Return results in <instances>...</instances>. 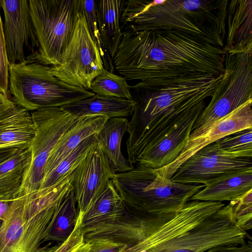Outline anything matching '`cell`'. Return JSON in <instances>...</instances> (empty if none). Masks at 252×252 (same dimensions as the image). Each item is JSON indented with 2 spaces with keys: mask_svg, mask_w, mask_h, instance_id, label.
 Segmentation results:
<instances>
[{
  "mask_svg": "<svg viewBox=\"0 0 252 252\" xmlns=\"http://www.w3.org/2000/svg\"><path fill=\"white\" fill-rule=\"evenodd\" d=\"M112 182L128 209L149 216L176 213L205 186L175 182L161 177L155 169L138 165L116 173Z\"/></svg>",
  "mask_w": 252,
  "mask_h": 252,
  "instance_id": "obj_6",
  "label": "cell"
},
{
  "mask_svg": "<svg viewBox=\"0 0 252 252\" xmlns=\"http://www.w3.org/2000/svg\"><path fill=\"white\" fill-rule=\"evenodd\" d=\"M136 102L111 96L97 94L79 100L62 107L64 110L79 117L97 115L107 117H126L132 115Z\"/></svg>",
  "mask_w": 252,
  "mask_h": 252,
  "instance_id": "obj_22",
  "label": "cell"
},
{
  "mask_svg": "<svg viewBox=\"0 0 252 252\" xmlns=\"http://www.w3.org/2000/svg\"><path fill=\"white\" fill-rule=\"evenodd\" d=\"M72 189L58 183L17 194L0 225V252H54L60 245H42L60 205Z\"/></svg>",
  "mask_w": 252,
  "mask_h": 252,
  "instance_id": "obj_5",
  "label": "cell"
},
{
  "mask_svg": "<svg viewBox=\"0 0 252 252\" xmlns=\"http://www.w3.org/2000/svg\"><path fill=\"white\" fill-rule=\"evenodd\" d=\"M228 0H125L121 22L125 30H173L222 48Z\"/></svg>",
  "mask_w": 252,
  "mask_h": 252,
  "instance_id": "obj_4",
  "label": "cell"
},
{
  "mask_svg": "<svg viewBox=\"0 0 252 252\" xmlns=\"http://www.w3.org/2000/svg\"><path fill=\"white\" fill-rule=\"evenodd\" d=\"M36 133L31 111L14 105L0 116V150L30 148Z\"/></svg>",
  "mask_w": 252,
  "mask_h": 252,
  "instance_id": "obj_16",
  "label": "cell"
},
{
  "mask_svg": "<svg viewBox=\"0 0 252 252\" xmlns=\"http://www.w3.org/2000/svg\"><path fill=\"white\" fill-rule=\"evenodd\" d=\"M0 9L1 6L0 5V93L8 96L9 63L7 58Z\"/></svg>",
  "mask_w": 252,
  "mask_h": 252,
  "instance_id": "obj_31",
  "label": "cell"
},
{
  "mask_svg": "<svg viewBox=\"0 0 252 252\" xmlns=\"http://www.w3.org/2000/svg\"><path fill=\"white\" fill-rule=\"evenodd\" d=\"M252 100L246 103L214 124L205 133L189 139L183 150L171 163L155 169L161 177L170 179L177 169L199 149L227 135L252 127Z\"/></svg>",
  "mask_w": 252,
  "mask_h": 252,
  "instance_id": "obj_15",
  "label": "cell"
},
{
  "mask_svg": "<svg viewBox=\"0 0 252 252\" xmlns=\"http://www.w3.org/2000/svg\"><path fill=\"white\" fill-rule=\"evenodd\" d=\"M29 4L39 47L28 58L58 65L74 32L80 0H30Z\"/></svg>",
  "mask_w": 252,
  "mask_h": 252,
  "instance_id": "obj_8",
  "label": "cell"
},
{
  "mask_svg": "<svg viewBox=\"0 0 252 252\" xmlns=\"http://www.w3.org/2000/svg\"><path fill=\"white\" fill-rule=\"evenodd\" d=\"M96 134L82 141L52 170L44 176L38 189L51 186L74 170L96 141Z\"/></svg>",
  "mask_w": 252,
  "mask_h": 252,
  "instance_id": "obj_28",
  "label": "cell"
},
{
  "mask_svg": "<svg viewBox=\"0 0 252 252\" xmlns=\"http://www.w3.org/2000/svg\"><path fill=\"white\" fill-rule=\"evenodd\" d=\"M116 173L97 139L74 171L73 189L79 212L86 211Z\"/></svg>",
  "mask_w": 252,
  "mask_h": 252,
  "instance_id": "obj_14",
  "label": "cell"
},
{
  "mask_svg": "<svg viewBox=\"0 0 252 252\" xmlns=\"http://www.w3.org/2000/svg\"><path fill=\"white\" fill-rule=\"evenodd\" d=\"M82 213L79 212L78 219L74 230L69 237L60 245L54 252H73L84 242L82 227Z\"/></svg>",
  "mask_w": 252,
  "mask_h": 252,
  "instance_id": "obj_33",
  "label": "cell"
},
{
  "mask_svg": "<svg viewBox=\"0 0 252 252\" xmlns=\"http://www.w3.org/2000/svg\"><path fill=\"white\" fill-rule=\"evenodd\" d=\"M73 189L66 196L58 207L44 241L63 243L70 235L76 224L79 211Z\"/></svg>",
  "mask_w": 252,
  "mask_h": 252,
  "instance_id": "obj_26",
  "label": "cell"
},
{
  "mask_svg": "<svg viewBox=\"0 0 252 252\" xmlns=\"http://www.w3.org/2000/svg\"><path fill=\"white\" fill-rule=\"evenodd\" d=\"M251 168L252 159L223 157L217 152L212 143L186 159L170 180L184 184L206 186L225 175Z\"/></svg>",
  "mask_w": 252,
  "mask_h": 252,
  "instance_id": "obj_12",
  "label": "cell"
},
{
  "mask_svg": "<svg viewBox=\"0 0 252 252\" xmlns=\"http://www.w3.org/2000/svg\"><path fill=\"white\" fill-rule=\"evenodd\" d=\"M4 14L3 32L9 65L22 63L39 48L27 0H0Z\"/></svg>",
  "mask_w": 252,
  "mask_h": 252,
  "instance_id": "obj_13",
  "label": "cell"
},
{
  "mask_svg": "<svg viewBox=\"0 0 252 252\" xmlns=\"http://www.w3.org/2000/svg\"><path fill=\"white\" fill-rule=\"evenodd\" d=\"M125 211V204L111 180L83 213L82 229L115 220Z\"/></svg>",
  "mask_w": 252,
  "mask_h": 252,
  "instance_id": "obj_24",
  "label": "cell"
},
{
  "mask_svg": "<svg viewBox=\"0 0 252 252\" xmlns=\"http://www.w3.org/2000/svg\"><path fill=\"white\" fill-rule=\"evenodd\" d=\"M205 187L189 201L222 202L236 200L252 189V168L225 175Z\"/></svg>",
  "mask_w": 252,
  "mask_h": 252,
  "instance_id": "obj_20",
  "label": "cell"
},
{
  "mask_svg": "<svg viewBox=\"0 0 252 252\" xmlns=\"http://www.w3.org/2000/svg\"><path fill=\"white\" fill-rule=\"evenodd\" d=\"M109 118L92 115L81 116L61 137L48 159L44 176L52 170L82 141L98 132Z\"/></svg>",
  "mask_w": 252,
  "mask_h": 252,
  "instance_id": "obj_18",
  "label": "cell"
},
{
  "mask_svg": "<svg viewBox=\"0 0 252 252\" xmlns=\"http://www.w3.org/2000/svg\"><path fill=\"white\" fill-rule=\"evenodd\" d=\"M9 94L15 104L30 111L62 107L95 94L62 81L53 75L50 66L32 58L9 65Z\"/></svg>",
  "mask_w": 252,
  "mask_h": 252,
  "instance_id": "obj_7",
  "label": "cell"
},
{
  "mask_svg": "<svg viewBox=\"0 0 252 252\" xmlns=\"http://www.w3.org/2000/svg\"><path fill=\"white\" fill-rule=\"evenodd\" d=\"M223 74L180 81L153 89L130 86L136 102L126 142L128 160L140 157L167 134L197 119Z\"/></svg>",
  "mask_w": 252,
  "mask_h": 252,
  "instance_id": "obj_2",
  "label": "cell"
},
{
  "mask_svg": "<svg viewBox=\"0 0 252 252\" xmlns=\"http://www.w3.org/2000/svg\"><path fill=\"white\" fill-rule=\"evenodd\" d=\"M50 68L53 75L62 81L88 91H91L93 79L104 69L99 49L90 35L81 9L59 64Z\"/></svg>",
  "mask_w": 252,
  "mask_h": 252,
  "instance_id": "obj_11",
  "label": "cell"
},
{
  "mask_svg": "<svg viewBox=\"0 0 252 252\" xmlns=\"http://www.w3.org/2000/svg\"><path fill=\"white\" fill-rule=\"evenodd\" d=\"M252 50L225 54L223 77L194 123L189 139L205 133L218 121L252 100Z\"/></svg>",
  "mask_w": 252,
  "mask_h": 252,
  "instance_id": "obj_9",
  "label": "cell"
},
{
  "mask_svg": "<svg viewBox=\"0 0 252 252\" xmlns=\"http://www.w3.org/2000/svg\"><path fill=\"white\" fill-rule=\"evenodd\" d=\"M14 105V103L8 96L0 93V116Z\"/></svg>",
  "mask_w": 252,
  "mask_h": 252,
  "instance_id": "obj_35",
  "label": "cell"
},
{
  "mask_svg": "<svg viewBox=\"0 0 252 252\" xmlns=\"http://www.w3.org/2000/svg\"><path fill=\"white\" fill-rule=\"evenodd\" d=\"M31 113L36 133L30 147V160L24 170L18 193H29L40 188L50 154L81 117L61 107L41 108Z\"/></svg>",
  "mask_w": 252,
  "mask_h": 252,
  "instance_id": "obj_10",
  "label": "cell"
},
{
  "mask_svg": "<svg viewBox=\"0 0 252 252\" xmlns=\"http://www.w3.org/2000/svg\"><path fill=\"white\" fill-rule=\"evenodd\" d=\"M127 247L110 240L94 239L84 241L73 252H122Z\"/></svg>",
  "mask_w": 252,
  "mask_h": 252,
  "instance_id": "obj_32",
  "label": "cell"
},
{
  "mask_svg": "<svg viewBox=\"0 0 252 252\" xmlns=\"http://www.w3.org/2000/svg\"><path fill=\"white\" fill-rule=\"evenodd\" d=\"M1 222H2V220H1L0 219V224H1Z\"/></svg>",
  "mask_w": 252,
  "mask_h": 252,
  "instance_id": "obj_38",
  "label": "cell"
},
{
  "mask_svg": "<svg viewBox=\"0 0 252 252\" xmlns=\"http://www.w3.org/2000/svg\"><path fill=\"white\" fill-rule=\"evenodd\" d=\"M236 224L247 231L252 228V189L238 199L231 201Z\"/></svg>",
  "mask_w": 252,
  "mask_h": 252,
  "instance_id": "obj_30",
  "label": "cell"
},
{
  "mask_svg": "<svg viewBox=\"0 0 252 252\" xmlns=\"http://www.w3.org/2000/svg\"><path fill=\"white\" fill-rule=\"evenodd\" d=\"M130 86L125 77L104 68L92 82L91 91L97 95L130 100L132 95Z\"/></svg>",
  "mask_w": 252,
  "mask_h": 252,
  "instance_id": "obj_29",
  "label": "cell"
},
{
  "mask_svg": "<svg viewBox=\"0 0 252 252\" xmlns=\"http://www.w3.org/2000/svg\"><path fill=\"white\" fill-rule=\"evenodd\" d=\"M222 48L173 30H125L113 65L134 86L153 89L180 81L223 74Z\"/></svg>",
  "mask_w": 252,
  "mask_h": 252,
  "instance_id": "obj_1",
  "label": "cell"
},
{
  "mask_svg": "<svg viewBox=\"0 0 252 252\" xmlns=\"http://www.w3.org/2000/svg\"><path fill=\"white\" fill-rule=\"evenodd\" d=\"M203 252H252V243L248 241L243 244H223L212 247Z\"/></svg>",
  "mask_w": 252,
  "mask_h": 252,
  "instance_id": "obj_34",
  "label": "cell"
},
{
  "mask_svg": "<svg viewBox=\"0 0 252 252\" xmlns=\"http://www.w3.org/2000/svg\"><path fill=\"white\" fill-rule=\"evenodd\" d=\"M125 2V0H95L100 40L112 59L116 54L122 38L120 22Z\"/></svg>",
  "mask_w": 252,
  "mask_h": 252,
  "instance_id": "obj_21",
  "label": "cell"
},
{
  "mask_svg": "<svg viewBox=\"0 0 252 252\" xmlns=\"http://www.w3.org/2000/svg\"><path fill=\"white\" fill-rule=\"evenodd\" d=\"M12 201H0V219L2 220L3 218L8 210Z\"/></svg>",
  "mask_w": 252,
  "mask_h": 252,
  "instance_id": "obj_37",
  "label": "cell"
},
{
  "mask_svg": "<svg viewBox=\"0 0 252 252\" xmlns=\"http://www.w3.org/2000/svg\"><path fill=\"white\" fill-rule=\"evenodd\" d=\"M228 33L224 54L252 50V0H233L227 7Z\"/></svg>",
  "mask_w": 252,
  "mask_h": 252,
  "instance_id": "obj_17",
  "label": "cell"
},
{
  "mask_svg": "<svg viewBox=\"0 0 252 252\" xmlns=\"http://www.w3.org/2000/svg\"><path fill=\"white\" fill-rule=\"evenodd\" d=\"M30 157V148L22 149L0 164V201L15 198Z\"/></svg>",
  "mask_w": 252,
  "mask_h": 252,
  "instance_id": "obj_25",
  "label": "cell"
},
{
  "mask_svg": "<svg viewBox=\"0 0 252 252\" xmlns=\"http://www.w3.org/2000/svg\"><path fill=\"white\" fill-rule=\"evenodd\" d=\"M248 236L236 224L230 203L190 200L171 219L122 252H203L220 245L246 243Z\"/></svg>",
  "mask_w": 252,
  "mask_h": 252,
  "instance_id": "obj_3",
  "label": "cell"
},
{
  "mask_svg": "<svg viewBox=\"0 0 252 252\" xmlns=\"http://www.w3.org/2000/svg\"><path fill=\"white\" fill-rule=\"evenodd\" d=\"M22 149L9 148L0 150V164Z\"/></svg>",
  "mask_w": 252,
  "mask_h": 252,
  "instance_id": "obj_36",
  "label": "cell"
},
{
  "mask_svg": "<svg viewBox=\"0 0 252 252\" xmlns=\"http://www.w3.org/2000/svg\"><path fill=\"white\" fill-rule=\"evenodd\" d=\"M217 152L231 158H252V127L223 137L213 142Z\"/></svg>",
  "mask_w": 252,
  "mask_h": 252,
  "instance_id": "obj_27",
  "label": "cell"
},
{
  "mask_svg": "<svg viewBox=\"0 0 252 252\" xmlns=\"http://www.w3.org/2000/svg\"><path fill=\"white\" fill-rule=\"evenodd\" d=\"M128 124L126 117L109 118L96 134L103 153L118 173L130 171L134 168L121 151L122 138L127 131Z\"/></svg>",
  "mask_w": 252,
  "mask_h": 252,
  "instance_id": "obj_23",
  "label": "cell"
},
{
  "mask_svg": "<svg viewBox=\"0 0 252 252\" xmlns=\"http://www.w3.org/2000/svg\"><path fill=\"white\" fill-rule=\"evenodd\" d=\"M197 119L185 123L146 151L136 165L159 169L171 163L186 146Z\"/></svg>",
  "mask_w": 252,
  "mask_h": 252,
  "instance_id": "obj_19",
  "label": "cell"
}]
</instances>
